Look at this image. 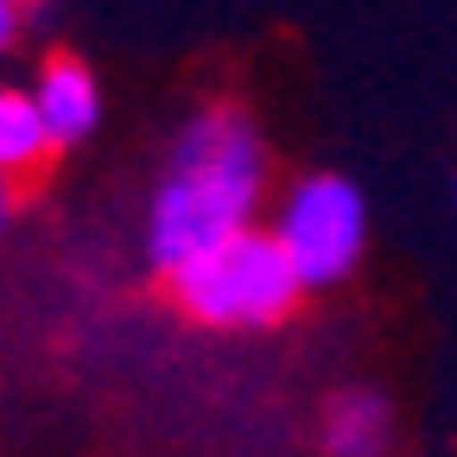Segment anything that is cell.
I'll return each mask as SVG.
<instances>
[{
	"instance_id": "obj_1",
	"label": "cell",
	"mask_w": 457,
	"mask_h": 457,
	"mask_svg": "<svg viewBox=\"0 0 457 457\" xmlns=\"http://www.w3.org/2000/svg\"><path fill=\"white\" fill-rule=\"evenodd\" d=\"M267 185V153L242 108H204L179 134L171 171L146 216V254L165 267V279L222 248L248 228V210Z\"/></svg>"
},
{
	"instance_id": "obj_2",
	"label": "cell",
	"mask_w": 457,
	"mask_h": 457,
	"mask_svg": "<svg viewBox=\"0 0 457 457\" xmlns=\"http://www.w3.org/2000/svg\"><path fill=\"white\" fill-rule=\"evenodd\" d=\"M299 293H305V279L293 273L279 236H261V228H242V236H228L222 248H210L204 261L171 273L179 312L197 318V324H216V330L279 324Z\"/></svg>"
},
{
	"instance_id": "obj_3",
	"label": "cell",
	"mask_w": 457,
	"mask_h": 457,
	"mask_svg": "<svg viewBox=\"0 0 457 457\" xmlns=\"http://www.w3.org/2000/svg\"><path fill=\"white\" fill-rule=\"evenodd\" d=\"M273 236L293 261V273L305 286H330L356 267L362 242H369V210H362V191L337 171H318V179L293 185V197L279 204V222Z\"/></svg>"
},
{
	"instance_id": "obj_4",
	"label": "cell",
	"mask_w": 457,
	"mask_h": 457,
	"mask_svg": "<svg viewBox=\"0 0 457 457\" xmlns=\"http://www.w3.org/2000/svg\"><path fill=\"white\" fill-rule=\"evenodd\" d=\"M26 96H32L38 121L51 128V140H57V146L89 140L96 114H102L96 77H89V64H77V57H45V64H38V83H32Z\"/></svg>"
},
{
	"instance_id": "obj_5",
	"label": "cell",
	"mask_w": 457,
	"mask_h": 457,
	"mask_svg": "<svg viewBox=\"0 0 457 457\" xmlns=\"http://www.w3.org/2000/svg\"><path fill=\"white\" fill-rule=\"evenodd\" d=\"M387 438H394V420H387L381 394L350 387V394L330 400V413H324V451L330 457H387Z\"/></svg>"
},
{
	"instance_id": "obj_6",
	"label": "cell",
	"mask_w": 457,
	"mask_h": 457,
	"mask_svg": "<svg viewBox=\"0 0 457 457\" xmlns=\"http://www.w3.org/2000/svg\"><path fill=\"white\" fill-rule=\"evenodd\" d=\"M51 146H57V140H51V128L38 121L32 96H26V89H7V96H0V159H7L13 179H20V171H32V165H45Z\"/></svg>"
}]
</instances>
